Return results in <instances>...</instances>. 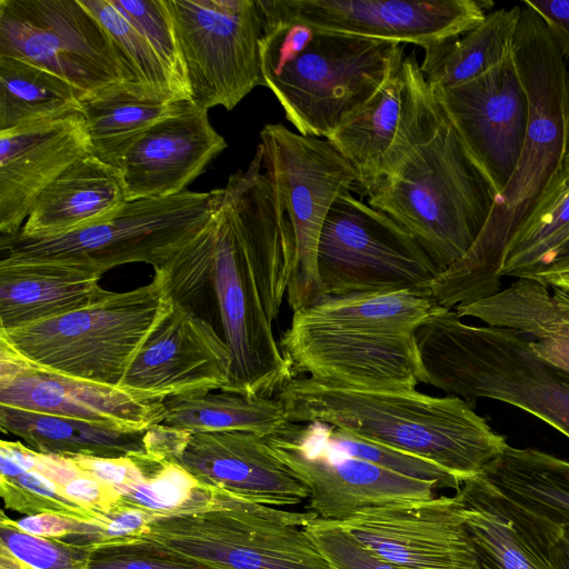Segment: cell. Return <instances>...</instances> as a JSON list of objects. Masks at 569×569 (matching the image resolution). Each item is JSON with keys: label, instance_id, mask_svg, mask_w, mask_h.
I'll use <instances>...</instances> for the list:
<instances>
[{"label": "cell", "instance_id": "cell-1", "mask_svg": "<svg viewBox=\"0 0 569 569\" xmlns=\"http://www.w3.org/2000/svg\"><path fill=\"white\" fill-rule=\"evenodd\" d=\"M262 168L258 146L248 169L221 188L212 216L209 295L231 355L222 391L272 398L293 379L272 323L287 293L295 240Z\"/></svg>", "mask_w": 569, "mask_h": 569}, {"label": "cell", "instance_id": "cell-2", "mask_svg": "<svg viewBox=\"0 0 569 569\" xmlns=\"http://www.w3.org/2000/svg\"><path fill=\"white\" fill-rule=\"evenodd\" d=\"M512 57L525 87L529 118L516 170L497 196L490 217L469 251L432 281L442 308L488 298L501 289L500 268L512 238L562 178L569 150V72L540 16L520 2Z\"/></svg>", "mask_w": 569, "mask_h": 569}, {"label": "cell", "instance_id": "cell-3", "mask_svg": "<svg viewBox=\"0 0 569 569\" xmlns=\"http://www.w3.org/2000/svg\"><path fill=\"white\" fill-rule=\"evenodd\" d=\"M441 307L409 291L323 296L293 311L279 340L293 378L356 389L423 383L417 330Z\"/></svg>", "mask_w": 569, "mask_h": 569}, {"label": "cell", "instance_id": "cell-4", "mask_svg": "<svg viewBox=\"0 0 569 569\" xmlns=\"http://www.w3.org/2000/svg\"><path fill=\"white\" fill-rule=\"evenodd\" d=\"M288 421L321 422L426 459L460 485L482 472L508 446L457 396L417 389L370 390L293 378L277 393Z\"/></svg>", "mask_w": 569, "mask_h": 569}, {"label": "cell", "instance_id": "cell-5", "mask_svg": "<svg viewBox=\"0 0 569 569\" xmlns=\"http://www.w3.org/2000/svg\"><path fill=\"white\" fill-rule=\"evenodd\" d=\"M260 12L263 86L302 136L328 139L378 91L405 56L399 42Z\"/></svg>", "mask_w": 569, "mask_h": 569}, {"label": "cell", "instance_id": "cell-6", "mask_svg": "<svg viewBox=\"0 0 569 569\" xmlns=\"http://www.w3.org/2000/svg\"><path fill=\"white\" fill-rule=\"evenodd\" d=\"M423 383L472 407L492 399L517 407L569 438V372L538 358L528 337L463 322L440 308L416 332Z\"/></svg>", "mask_w": 569, "mask_h": 569}, {"label": "cell", "instance_id": "cell-7", "mask_svg": "<svg viewBox=\"0 0 569 569\" xmlns=\"http://www.w3.org/2000/svg\"><path fill=\"white\" fill-rule=\"evenodd\" d=\"M362 194L407 230L441 273L473 246L498 192L446 117L427 142Z\"/></svg>", "mask_w": 569, "mask_h": 569}, {"label": "cell", "instance_id": "cell-8", "mask_svg": "<svg viewBox=\"0 0 569 569\" xmlns=\"http://www.w3.org/2000/svg\"><path fill=\"white\" fill-rule=\"evenodd\" d=\"M170 306L171 299L153 278L130 291H109L96 302L57 318L0 329V341L39 369L119 387L139 348Z\"/></svg>", "mask_w": 569, "mask_h": 569}, {"label": "cell", "instance_id": "cell-9", "mask_svg": "<svg viewBox=\"0 0 569 569\" xmlns=\"http://www.w3.org/2000/svg\"><path fill=\"white\" fill-rule=\"evenodd\" d=\"M221 188L184 190L166 198L126 202L107 218L72 232L30 238L0 237V259L83 263L100 274L131 262L162 270L208 224Z\"/></svg>", "mask_w": 569, "mask_h": 569}, {"label": "cell", "instance_id": "cell-10", "mask_svg": "<svg viewBox=\"0 0 569 569\" xmlns=\"http://www.w3.org/2000/svg\"><path fill=\"white\" fill-rule=\"evenodd\" d=\"M295 512L226 496L217 506L153 519L142 535L221 569H331Z\"/></svg>", "mask_w": 569, "mask_h": 569}, {"label": "cell", "instance_id": "cell-11", "mask_svg": "<svg viewBox=\"0 0 569 569\" xmlns=\"http://www.w3.org/2000/svg\"><path fill=\"white\" fill-rule=\"evenodd\" d=\"M264 172L295 240L287 300L296 311L325 296L317 268L321 230L333 202L356 190L352 166L327 139L302 136L282 124L260 132Z\"/></svg>", "mask_w": 569, "mask_h": 569}, {"label": "cell", "instance_id": "cell-12", "mask_svg": "<svg viewBox=\"0 0 569 569\" xmlns=\"http://www.w3.org/2000/svg\"><path fill=\"white\" fill-rule=\"evenodd\" d=\"M317 268L325 296L399 291L431 296L439 274L407 230L350 191L327 214Z\"/></svg>", "mask_w": 569, "mask_h": 569}, {"label": "cell", "instance_id": "cell-13", "mask_svg": "<svg viewBox=\"0 0 569 569\" xmlns=\"http://www.w3.org/2000/svg\"><path fill=\"white\" fill-rule=\"evenodd\" d=\"M0 56L46 69L86 93L139 82L81 0H0Z\"/></svg>", "mask_w": 569, "mask_h": 569}, {"label": "cell", "instance_id": "cell-14", "mask_svg": "<svg viewBox=\"0 0 569 569\" xmlns=\"http://www.w3.org/2000/svg\"><path fill=\"white\" fill-rule=\"evenodd\" d=\"M174 23L192 102L232 110L263 86L257 0H166Z\"/></svg>", "mask_w": 569, "mask_h": 569}, {"label": "cell", "instance_id": "cell-15", "mask_svg": "<svg viewBox=\"0 0 569 569\" xmlns=\"http://www.w3.org/2000/svg\"><path fill=\"white\" fill-rule=\"evenodd\" d=\"M446 120L415 54L391 67L378 91L327 140L352 166L361 193L390 174Z\"/></svg>", "mask_w": 569, "mask_h": 569}, {"label": "cell", "instance_id": "cell-16", "mask_svg": "<svg viewBox=\"0 0 569 569\" xmlns=\"http://www.w3.org/2000/svg\"><path fill=\"white\" fill-rule=\"evenodd\" d=\"M263 438L307 488L309 511L325 520L340 522L366 508L431 498L438 488L345 453L326 439L321 422L288 421Z\"/></svg>", "mask_w": 569, "mask_h": 569}, {"label": "cell", "instance_id": "cell-17", "mask_svg": "<svg viewBox=\"0 0 569 569\" xmlns=\"http://www.w3.org/2000/svg\"><path fill=\"white\" fill-rule=\"evenodd\" d=\"M261 11L330 31L427 49L486 18L475 0H257Z\"/></svg>", "mask_w": 569, "mask_h": 569}, {"label": "cell", "instance_id": "cell-18", "mask_svg": "<svg viewBox=\"0 0 569 569\" xmlns=\"http://www.w3.org/2000/svg\"><path fill=\"white\" fill-rule=\"evenodd\" d=\"M339 523L402 569H479L457 495L366 508Z\"/></svg>", "mask_w": 569, "mask_h": 569}, {"label": "cell", "instance_id": "cell-19", "mask_svg": "<svg viewBox=\"0 0 569 569\" xmlns=\"http://www.w3.org/2000/svg\"><path fill=\"white\" fill-rule=\"evenodd\" d=\"M432 92L499 194L520 159L529 118L527 93L512 54L469 82Z\"/></svg>", "mask_w": 569, "mask_h": 569}, {"label": "cell", "instance_id": "cell-20", "mask_svg": "<svg viewBox=\"0 0 569 569\" xmlns=\"http://www.w3.org/2000/svg\"><path fill=\"white\" fill-rule=\"evenodd\" d=\"M229 347L192 309L173 302L130 362L119 387L167 399L222 391L229 381Z\"/></svg>", "mask_w": 569, "mask_h": 569}, {"label": "cell", "instance_id": "cell-21", "mask_svg": "<svg viewBox=\"0 0 569 569\" xmlns=\"http://www.w3.org/2000/svg\"><path fill=\"white\" fill-rule=\"evenodd\" d=\"M0 405L122 429L162 423L164 399L52 373L0 341Z\"/></svg>", "mask_w": 569, "mask_h": 569}, {"label": "cell", "instance_id": "cell-22", "mask_svg": "<svg viewBox=\"0 0 569 569\" xmlns=\"http://www.w3.org/2000/svg\"><path fill=\"white\" fill-rule=\"evenodd\" d=\"M92 154L81 112L0 131V233L17 234L39 194Z\"/></svg>", "mask_w": 569, "mask_h": 569}, {"label": "cell", "instance_id": "cell-23", "mask_svg": "<svg viewBox=\"0 0 569 569\" xmlns=\"http://www.w3.org/2000/svg\"><path fill=\"white\" fill-rule=\"evenodd\" d=\"M171 462L199 482L250 502L283 507L309 498L307 488L274 455L264 438L253 432L191 433L183 450Z\"/></svg>", "mask_w": 569, "mask_h": 569}, {"label": "cell", "instance_id": "cell-24", "mask_svg": "<svg viewBox=\"0 0 569 569\" xmlns=\"http://www.w3.org/2000/svg\"><path fill=\"white\" fill-rule=\"evenodd\" d=\"M227 142L192 103L184 111L150 127L127 152L121 172L128 201L178 194Z\"/></svg>", "mask_w": 569, "mask_h": 569}, {"label": "cell", "instance_id": "cell-25", "mask_svg": "<svg viewBox=\"0 0 569 569\" xmlns=\"http://www.w3.org/2000/svg\"><path fill=\"white\" fill-rule=\"evenodd\" d=\"M100 274L83 263L0 259V329L10 330L82 309L103 298Z\"/></svg>", "mask_w": 569, "mask_h": 569}, {"label": "cell", "instance_id": "cell-26", "mask_svg": "<svg viewBox=\"0 0 569 569\" xmlns=\"http://www.w3.org/2000/svg\"><path fill=\"white\" fill-rule=\"evenodd\" d=\"M456 495L479 569H558L539 523L480 475L465 480Z\"/></svg>", "mask_w": 569, "mask_h": 569}, {"label": "cell", "instance_id": "cell-27", "mask_svg": "<svg viewBox=\"0 0 569 569\" xmlns=\"http://www.w3.org/2000/svg\"><path fill=\"white\" fill-rule=\"evenodd\" d=\"M531 278H517L495 295L456 307L459 317L515 330L533 353L569 372V292Z\"/></svg>", "mask_w": 569, "mask_h": 569}, {"label": "cell", "instance_id": "cell-28", "mask_svg": "<svg viewBox=\"0 0 569 569\" xmlns=\"http://www.w3.org/2000/svg\"><path fill=\"white\" fill-rule=\"evenodd\" d=\"M126 202L121 170L90 154L39 194L18 233L30 238L66 234L107 218Z\"/></svg>", "mask_w": 569, "mask_h": 569}, {"label": "cell", "instance_id": "cell-29", "mask_svg": "<svg viewBox=\"0 0 569 569\" xmlns=\"http://www.w3.org/2000/svg\"><path fill=\"white\" fill-rule=\"evenodd\" d=\"M192 103V100L164 98L134 81L117 82L86 93L81 113L92 154L121 170L127 152L150 127Z\"/></svg>", "mask_w": 569, "mask_h": 569}, {"label": "cell", "instance_id": "cell-30", "mask_svg": "<svg viewBox=\"0 0 569 569\" xmlns=\"http://www.w3.org/2000/svg\"><path fill=\"white\" fill-rule=\"evenodd\" d=\"M480 476L535 520L569 529V461L508 445Z\"/></svg>", "mask_w": 569, "mask_h": 569}, {"label": "cell", "instance_id": "cell-31", "mask_svg": "<svg viewBox=\"0 0 569 569\" xmlns=\"http://www.w3.org/2000/svg\"><path fill=\"white\" fill-rule=\"evenodd\" d=\"M3 432L29 448L63 457L120 458L147 453L146 430H122L84 420L33 412L0 405Z\"/></svg>", "mask_w": 569, "mask_h": 569}, {"label": "cell", "instance_id": "cell-32", "mask_svg": "<svg viewBox=\"0 0 569 569\" xmlns=\"http://www.w3.org/2000/svg\"><path fill=\"white\" fill-rule=\"evenodd\" d=\"M520 3L486 16L476 28L425 49L421 72L432 91L469 82L512 54Z\"/></svg>", "mask_w": 569, "mask_h": 569}, {"label": "cell", "instance_id": "cell-33", "mask_svg": "<svg viewBox=\"0 0 569 569\" xmlns=\"http://www.w3.org/2000/svg\"><path fill=\"white\" fill-rule=\"evenodd\" d=\"M164 406L163 422L191 433L246 431L264 437L288 422L276 397L208 391L170 397L164 400Z\"/></svg>", "mask_w": 569, "mask_h": 569}, {"label": "cell", "instance_id": "cell-34", "mask_svg": "<svg viewBox=\"0 0 569 569\" xmlns=\"http://www.w3.org/2000/svg\"><path fill=\"white\" fill-rule=\"evenodd\" d=\"M84 94L46 69L0 56V131L81 112Z\"/></svg>", "mask_w": 569, "mask_h": 569}, {"label": "cell", "instance_id": "cell-35", "mask_svg": "<svg viewBox=\"0 0 569 569\" xmlns=\"http://www.w3.org/2000/svg\"><path fill=\"white\" fill-rule=\"evenodd\" d=\"M136 458L143 478L119 491L114 513L123 509H139L152 515L153 519L190 513L212 508L229 495L199 482L177 463L148 453L137 455Z\"/></svg>", "mask_w": 569, "mask_h": 569}, {"label": "cell", "instance_id": "cell-36", "mask_svg": "<svg viewBox=\"0 0 569 569\" xmlns=\"http://www.w3.org/2000/svg\"><path fill=\"white\" fill-rule=\"evenodd\" d=\"M569 236V179L563 177L508 244L501 277L533 278L546 270Z\"/></svg>", "mask_w": 569, "mask_h": 569}, {"label": "cell", "instance_id": "cell-37", "mask_svg": "<svg viewBox=\"0 0 569 569\" xmlns=\"http://www.w3.org/2000/svg\"><path fill=\"white\" fill-rule=\"evenodd\" d=\"M110 36L137 80L158 94L177 99L171 79L147 39L111 4L110 0H81Z\"/></svg>", "mask_w": 569, "mask_h": 569}, {"label": "cell", "instance_id": "cell-38", "mask_svg": "<svg viewBox=\"0 0 569 569\" xmlns=\"http://www.w3.org/2000/svg\"><path fill=\"white\" fill-rule=\"evenodd\" d=\"M147 39L166 68L177 98L191 100L174 23L166 0H110Z\"/></svg>", "mask_w": 569, "mask_h": 569}, {"label": "cell", "instance_id": "cell-39", "mask_svg": "<svg viewBox=\"0 0 569 569\" xmlns=\"http://www.w3.org/2000/svg\"><path fill=\"white\" fill-rule=\"evenodd\" d=\"M88 569H221L149 537L92 543Z\"/></svg>", "mask_w": 569, "mask_h": 569}, {"label": "cell", "instance_id": "cell-40", "mask_svg": "<svg viewBox=\"0 0 569 569\" xmlns=\"http://www.w3.org/2000/svg\"><path fill=\"white\" fill-rule=\"evenodd\" d=\"M0 495L6 508L26 516L56 513L93 525L109 520L68 499L56 483L36 469L16 477L0 476Z\"/></svg>", "mask_w": 569, "mask_h": 569}, {"label": "cell", "instance_id": "cell-41", "mask_svg": "<svg viewBox=\"0 0 569 569\" xmlns=\"http://www.w3.org/2000/svg\"><path fill=\"white\" fill-rule=\"evenodd\" d=\"M326 439L337 449L358 459L412 479L439 487L459 488L460 483L446 470L417 456L380 445L322 423Z\"/></svg>", "mask_w": 569, "mask_h": 569}, {"label": "cell", "instance_id": "cell-42", "mask_svg": "<svg viewBox=\"0 0 569 569\" xmlns=\"http://www.w3.org/2000/svg\"><path fill=\"white\" fill-rule=\"evenodd\" d=\"M0 545L33 569H88L92 546L31 535L20 529L3 510L0 516Z\"/></svg>", "mask_w": 569, "mask_h": 569}, {"label": "cell", "instance_id": "cell-43", "mask_svg": "<svg viewBox=\"0 0 569 569\" xmlns=\"http://www.w3.org/2000/svg\"><path fill=\"white\" fill-rule=\"evenodd\" d=\"M303 529L331 569H402L366 548L338 521L317 517Z\"/></svg>", "mask_w": 569, "mask_h": 569}, {"label": "cell", "instance_id": "cell-44", "mask_svg": "<svg viewBox=\"0 0 569 569\" xmlns=\"http://www.w3.org/2000/svg\"><path fill=\"white\" fill-rule=\"evenodd\" d=\"M60 490L68 499L89 511L104 517L116 512L119 492L81 469Z\"/></svg>", "mask_w": 569, "mask_h": 569}, {"label": "cell", "instance_id": "cell-45", "mask_svg": "<svg viewBox=\"0 0 569 569\" xmlns=\"http://www.w3.org/2000/svg\"><path fill=\"white\" fill-rule=\"evenodd\" d=\"M16 523L26 532L46 538L63 540L71 536L83 537L87 538L88 543L102 539V525L87 523L56 513L27 516L16 520Z\"/></svg>", "mask_w": 569, "mask_h": 569}, {"label": "cell", "instance_id": "cell-46", "mask_svg": "<svg viewBox=\"0 0 569 569\" xmlns=\"http://www.w3.org/2000/svg\"><path fill=\"white\" fill-rule=\"evenodd\" d=\"M136 456L120 458L73 456L70 458L81 470L112 486L119 492L143 478V471Z\"/></svg>", "mask_w": 569, "mask_h": 569}, {"label": "cell", "instance_id": "cell-47", "mask_svg": "<svg viewBox=\"0 0 569 569\" xmlns=\"http://www.w3.org/2000/svg\"><path fill=\"white\" fill-rule=\"evenodd\" d=\"M191 432L163 423L150 426L144 431L147 453L171 462L186 447Z\"/></svg>", "mask_w": 569, "mask_h": 569}, {"label": "cell", "instance_id": "cell-48", "mask_svg": "<svg viewBox=\"0 0 569 569\" xmlns=\"http://www.w3.org/2000/svg\"><path fill=\"white\" fill-rule=\"evenodd\" d=\"M543 20L559 50L569 56V0H525Z\"/></svg>", "mask_w": 569, "mask_h": 569}, {"label": "cell", "instance_id": "cell-49", "mask_svg": "<svg viewBox=\"0 0 569 569\" xmlns=\"http://www.w3.org/2000/svg\"><path fill=\"white\" fill-rule=\"evenodd\" d=\"M152 519V515L146 511L139 509H123L111 515L109 520L101 526V541L142 537Z\"/></svg>", "mask_w": 569, "mask_h": 569}, {"label": "cell", "instance_id": "cell-50", "mask_svg": "<svg viewBox=\"0 0 569 569\" xmlns=\"http://www.w3.org/2000/svg\"><path fill=\"white\" fill-rule=\"evenodd\" d=\"M37 451L19 441H0V476L16 477L34 470Z\"/></svg>", "mask_w": 569, "mask_h": 569}, {"label": "cell", "instance_id": "cell-51", "mask_svg": "<svg viewBox=\"0 0 569 569\" xmlns=\"http://www.w3.org/2000/svg\"><path fill=\"white\" fill-rule=\"evenodd\" d=\"M549 555L558 569H569V529L549 548Z\"/></svg>", "mask_w": 569, "mask_h": 569}, {"label": "cell", "instance_id": "cell-52", "mask_svg": "<svg viewBox=\"0 0 569 569\" xmlns=\"http://www.w3.org/2000/svg\"><path fill=\"white\" fill-rule=\"evenodd\" d=\"M532 279L541 281L550 288H559L569 292V268L543 272Z\"/></svg>", "mask_w": 569, "mask_h": 569}, {"label": "cell", "instance_id": "cell-53", "mask_svg": "<svg viewBox=\"0 0 569 569\" xmlns=\"http://www.w3.org/2000/svg\"><path fill=\"white\" fill-rule=\"evenodd\" d=\"M0 569H33L16 558L4 546L0 545Z\"/></svg>", "mask_w": 569, "mask_h": 569}, {"label": "cell", "instance_id": "cell-54", "mask_svg": "<svg viewBox=\"0 0 569 569\" xmlns=\"http://www.w3.org/2000/svg\"><path fill=\"white\" fill-rule=\"evenodd\" d=\"M562 176L569 179V150L565 159Z\"/></svg>", "mask_w": 569, "mask_h": 569}]
</instances>
